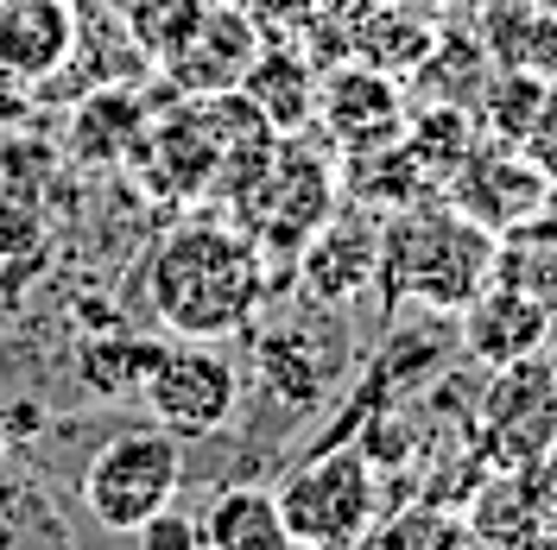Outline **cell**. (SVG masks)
<instances>
[{
	"label": "cell",
	"mask_w": 557,
	"mask_h": 550,
	"mask_svg": "<svg viewBox=\"0 0 557 550\" xmlns=\"http://www.w3.org/2000/svg\"><path fill=\"white\" fill-rule=\"evenodd\" d=\"M33 241H38V215L33 209L0 203V260H13L20 247H33Z\"/></svg>",
	"instance_id": "ffe728a7"
},
{
	"label": "cell",
	"mask_w": 557,
	"mask_h": 550,
	"mask_svg": "<svg viewBox=\"0 0 557 550\" xmlns=\"http://www.w3.org/2000/svg\"><path fill=\"white\" fill-rule=\"evenodd\" d=\"M539 102H545V96H539V83H500V96H494V108H500V114H507V121H494V127H500V134H520V127H513V114H539Z\"/></svg>",
	"instance_id": "44dd1931"
},
{
	"label": "cell",
	"mask_w": 557,
	"mask_h": 550,
	"mask_svg": "<svg viewBox=\"0 0 557 550\" xmlns=\"http://www.w3.org/2000/svg\"><path fill=\"white\" fill-rule=\"evenodd\" d=\"M203 7H242V13H247V0H203Z\"/></svg>",
	"instance_id": "603a6c76"
},
{
	"label": "cell",
	"mask_w": 557,
	"mask_h": 550,
	"mask_svg": "<svg viewBox=\"0 0 557 550\" xmlns=\"http://www.w3.org/2000/svg\"><path fill=\"white\" fill-rule=\"evenodd\" d=\"M177 493H184V443L159 424L108 430L76 475V500L108 538H134L146 518L177 507Z\"/></svg>",
	"instance_id": "7a4b0ae2"
},
{
	"label": "cell",
	"mask_w": 557,
	"mask_h": 550,
	"mask_svg": "<svg viewBox=\"0 0 557 550\" xmlns=\"http://www.w3.org/2000/svg\"><path fill=\"white\" fill-rule=\"evenodd\" d=\"M139 399H146L152 424L172 430L177 443L222 437L242 412V361L215 342H177L139 379Z\"/></svg>",
	"instance_id": "277c9868"
},
{
	"label": "cell",
	"mask_w": 557,
	"mask_h": 550,
	"mask_svg": "<svg viewBox=\"0 0 557 550\" xmlns=\"http://www.w3.org/2000/svg\"><path fill=\"white\" fill-rule=\"evenodd\" d=\"M487 430L507 462H539L557 443V374L545 361H507L487 386Z\"/></svg>",
	"instance_id": "ba28073f"
},
{
	"label": "cell",
	"mask_w": 557,
	"mask_h": 550,
	"mask_svg": "<svg viewBox=\"0 0 557 550\" xmlns=\"http://www.w3.org/2000/svg\"><path fill=\"white\" fill-rule=\"evenodd\" d=\"M475 525H462L444 507H424V513H399L381 532V550H462Z\"/></svg>",
	"instance_id": "ac0fdd59"
},
{
	"label": "cell",
	"mask_w": 557,
	"mask_h": 550,
	"mask_svg": "<svg viewBox=\"0 0 557 550\" xmlns=\"http://www.w3.org/2000/svg\"><path fill=\"white\" fill-rule=\"evenodd\" d=\"M159 354H165L159 336H139L127 323H108V329H89V336L76 342V374H83L89 392L108 399V392H134L139 379L159 367Z\"/></svg>",
	"instance_id": "9a60e30c"
},
{
	"label": "cell",
	"mask_w": 557,
	"mask_h": 550,
	"mask_svg": "<svg viewBox=\"0 0 557 550\" xmlns=\"http://www.w3.org/2000/svg\"><path fill=\"white\" fill-rule=\"evenodd\" d=\"M317 121L343 152L374 159V152H393L406 139V96L374 64H336L317 83Z\"/></svg>",
	"instance_id": "52a82bcc"
},
{
	"label": "cell",
	"mask_w": 557,
	"mask_h": 550,
	"mask_svg": "<svg viewBox=\"0 0 557 550\" xmlns=\"http://www.w3.org/2000/svg\"><path fill=\"white\" fill-rule=\"evenodd\" d=\"M552 329V310L539 298H520V291H494L482 304H469V323H462V342L475 361L487 367H507V361H525L532 348L545 342Z\"/></svg>",
	"instance_id": "5bb4252c"
},
{
	"label": "cell",
	"mask_w": 557,
	"mask_h": 550,
	"mask_svg": "<svg viewBox=\"0 0 557 550\" xmlns=\"http://www.w3.org/2000/svg\"><path fill=\"white\" fill-rule=\"evenodd\" d=\"M197 518H203V550H298L278 513V493H267L260 482H228Z\"/></svg>",
	"instance_id": "4fadbf2b"
},
{
	"label": "cell",
	"mask_w": 557,
	"mask_h": 550,
	"mask_svg": "<svg viewBox=\"0 0 557 550\" xmlns=\"http://www.w3.org/2000/svg\"><path fill=\"white\" fill-rule=\"evenodd\" d=\"M253 51L260 45H253V26H247L242 7H203L197 26L177 38L159 64L172 70V83L184 96H222V89L242 83V70L253 64Z\"/></svg>",
	"instance_id": "9c48e42d"
},
{
	"label": "cell",
	"mask_w": 557,
	"mask_h": 550,
	"mask_svg": "<svg viewBox=\"0 0 557 550\" xmlns=\"http://www.w3.org/2000/svg\"><path fill=\"white\" fill-rule=\"evenodd\" d=\"M374 266H381V235H374V222H361V215H330L311 241H305V253H298L305 298L336 304V310H343L355 291H368Z\"/></svg>",
	"instance_id": "30bf717a"
},
{
	"label": "cell",
	"mask_w": 557,
	"mask_h": 550,
	"mask_svg": "<svg viewBox=\"0 0 557 550\" xmlns=\"http://www.w3.org/2000/svg\"><path fill=\"white\" fill-rule=\"evenodd\" d=\"M348 367V336L336 323V304L305 298V310H292L285 323H273L260 336V386L267 399L285 405L292 417H305L323 405L330 379Z\"/></svg>",
	"instance_id": "8992f818"
},
{
	"label": "cell",
	"mask_w": 557,
	"mask_h": 550,
	"mask_svg": "<svg viewBox=\"0 0 557 550\" xmlns=\"http://www.w3.org/2000/svg\"><path fill=\"white\" fill-rule=\"evenodd\" d=\"M139 550H203V518L184 513V507H165L159 518H146L134 532Z\"/></svg>",
	"instance_id": "d6986e66"
},
{
	"label": "cell",
	"mask_w": 557,
	"mask_h": 550,
	"mask_svg": "<svg viewBox=\"0 0 557 550\" xmlns=\"http://www.w3.org/2000/svg\"><path fill=\"white\" fill-rule=\"evenodd\" d=\"M7 443H13V437H7V424H0V449H7Z\"/></svg>",
	"instance_id": "cb8c5ba5"
},
{
	"label": "cell",
	"mask_w": 557,
	"mask_h": 550,
	"mask_svg": "<svg viewBox=\"0 0 557 550\" xmlns=\"http://www.w3.org/2000/svg\"><path fill=\"white\" fill-rule=\"evenodd\" d=\"M76 7L70 0H0V76L38 83L70 64Z\"/></svg>",
	"instance_id": "8fae6325"
},
{
	"label": "cell",
	"mask_w": 557,
	"mask_h": 550,
	"mask_svg": "<svg viewBox=\"0 0 557 550\" xmlns=\"http://www.w3.org/2000/svg\"><path fill=\"white\" fill-rule=\"evenodd\" d=\"M235 89L253 102V114H260L273 134H298V127L317 121V70H311V58H305L298 45H285V38H273V45L253 51V64L242 70Z\"/></svg>",
	"instance_id": "7c38bea8"
},
{
	"label": "cell",
	"mask_w": 557,
	"mask_h": 550,
	"mask_svg": "<svg viewBox=\"0 0 557 550\" xmlns=\"http://www.w3.org/2000/svg\"><path fill=\"white\" fill-rule=\"evenodd\" d=\"M139 134H146V108L127 89H96L70 121V152L89 165H114V159L139 152Z\"/></svg>",
	"instance_id": "2e32d148"
},
{
	"label": "cell",
	"mask_w": 557,
	"mask_h": 550,
	"mask_svg": "<svg viewBox=\"0 0 557 550\" xmlns=\"http://www.w3.org/2000/svg\"><path fill=\"white\" fill-rule=\"evenodd\" d=\"M431 26H418V20H406L399 7H368L361 13V64L386 70V76H399V70H418L424 58H431Z\"/></svg>",
	"instance_id": "e0dca14e"
},
{
	"label": "cell",
	"mask_w": 557,
	"mask_h": 550,
	"mask_svg": "<svg viewBox=\"0 0 557 550\" xmlns=\"http://www.w3.org/2000/svg\"><path fill=\"white\" fill-rule=\"evenodd\" d=\"M487 253L494 241L482 235V222H456V215H399L386 228V273H399L406 291L444 310H462L482 291Z\"/></svg>",
	"instance_id": "5b68a950"
},
{
	"label": "cell",
	"mask_w": 557,
	"mask_h": 550,
	"mask_svg": "<svg viewBox=\"0 0 557 550\" xmlns=\"http://www.w3.org/2000/svg\"><path fill=\"white\" fill-rule=\"evenodd\" d=\"M152 316L184 342H228L267 304V260L247 228L184 215L146 260Z\"/></svg>",
	"instance_id": "6da1fadb"
},
{
	"label": "cell",
	"mask_w": 557,
	"mask_h": 550,
	"mask_svg": "<svg viewBox=\"0 0 557 550\" xmlns=\"http://www.w3.org/2000/svg\"><path fill=\"white\" fill-rule=\"evenodd\" d=\"M507 550H557V525H525Z\"/></svg>",
	"instance_id": "7402d4cb"
},
{
	"label": "cell",
	"mask_w": 557,
	"mask_h": 550,
	"mask_svg": "<svg viewBox=\"0 0 557 550\" xmlns=\"http://www.w3.org/2000/svg\"><path fill=\"white\" fill-rule=\"evenodd\" d=\"M278 513L292 525L298 550H355L368 545L374 513H381V487L368 449H317L311 462H298L278 482Z\"/></svg>",
	"instance_id": "3957f363"
}]
</instances>
